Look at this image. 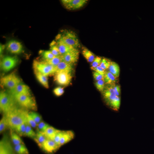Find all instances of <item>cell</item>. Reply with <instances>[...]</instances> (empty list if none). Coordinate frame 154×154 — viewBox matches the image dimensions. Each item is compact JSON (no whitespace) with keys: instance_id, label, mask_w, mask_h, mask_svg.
I'll list each match as a JSON object with an SVG mask.
<instances>
[{"instance_id":"obj_37","label":"cell","mask_w":154,"mask_h":154,"mask_svg":"<svg viewBox=\"0 0 154 154\" xmlns=\"http://www.w3.org/2000/svg\"><path fill=\"white\" fill-rule=\"evenodd\" d=\"M102 58L100 56H96L93 61L91 63V68H94L100 66Z\"/></svg>"},{"instance_id":"obj_33","label":"cell","mask_w":154,"mask_h":154,"mask_svg":"<svg viewBox=\"0 0 154 154\" xmlns=\"http://www.w3.org/2000/svg\"><path fill=\"white\" fill-rule=\"evenodd\" d=\"M28 114L37 125L42 121V117L38 113L32 111L29 112Z\"/></svg>"},{"instance_id":"obj_1","label":"cell","mask_w":154,"mask_h":154,"mask_svg":"<svg viewBox=\"0 0 154 154\" xmlns=\"http://www.w3.org/2000/svg\"><path fill=\"white\" fill-rule=\"evenodd\" d=\"M28 113L25 109L16 107L4 114L7 118L9 127L14 129L17 126L27 122Z\"/></svg>"},{"instance_id":"obj_42","label":"cell","mask_w":154,"mask_h":154,"mask_svg":"<svg viewBox=\"0 0 154 154\" xmlns=\"http://www.w3.org/2000/svg\"><path fill=\"white\" fill-rule=\"evenodd\" d=\"M94 70L95 72H97L99 73L104 76L106 71L103 69L100 66H98L95 68L91 69Z\"/></svg>"},{"instance_id":"obj_44","label":"cell","mask_w":154,"mask_h":154,"mask_svg":"<svg viewBox=\"0 0 154 154\" xmlns=\"http://www.w3.org/2000/svg\"><path fill=\"white\" fill-rule=\"evenodd\" d=\"M5 46L4 45H1L0 46V54H1Z\"/></svg>"},{"instance_id":"obj_43","label":"cell","mask_w":154,"mask_h":154,"mask_svg":"<svg viewBox=\"0 0 154 154\" xmlns=\"http://www.w3.org/2000/svg\"><path fill=\"white\" fill-rule=\"evenodd\" d=\"M93 75L94 78L97 81L101 80L104 79V76L97 72L95 71L93 72Z\"/></svg>"},{"instance_id":"obj_36","label":"cell","mask_w":154,"mask_h":154,"mask_svg":"<svg viewBox=\"0 0 154 154\" xmlns=\"http://www.w3.org/2000/svg\"><path fill=\"white\" fill-rule=\"evenodd\" d=\"M111 61L107 58H102L100 66L103 69L105 70L108 69Z\"/></svg>"},{"instance_id":"obj_39","label":"cell","mask_w":154,"mask_h":154,"mask_svg":"<svg viewBox=\"0 0 154 154\" xmlns=\"http://www.w3.org/2000/svg\"><path fill=\"white\" fill-rule=\"evenodd\" d=\"M27 123L33 128H35L37 127V124L33 119L29 115V114H28L27 117Z\"/></svg>"},{"instance_id":"obj_11","label":"cell","mask_w":154,"mask_h":154,"mask_svg":"<svg viewBox=\"0 0 154 154\" xmlns=\"http://www.w3.org/2000/svg\"><path fill=\"white\" fill-rule=\"evenodd\" d=\"M62 61L72 64L76 62L79 58V51L77 48L61 55Z\"/></svg>"},{"instance_id":"obj_9","label":"cell","mask_w":154,"mask_h":154,"mask_svg":"<svg viewBox=\"0 0 154 154\" xmlns=\"http://www.w3.org/2000/svg\"><path fill=\"white\" fill-rule=\"evenodd\" d=\"M86 0H63L62 3L64 7L68 10H75L82 7L86 4Z\"/></svg>"},{"instance_id":"obj_34","label":"cell","mask_w":154,"mask_h":154,"mask_svg":"<svg viewBox=\"0 0 154 154\" xmlns=\"http://www.w3.org/2000/svg\"><path fill=\"white\" fill-rule=\"evenodd\" d=\"M50 126L48 123L41 121L38 124L37 127L38 131L43 132Z\"/></svg>"},{"instance_id":"obj_14","label":"cell","mask_w":154,"mask_h":154,"mask_svg":"<svg viewBox=\"0 0 154 154\" xmlns=\"http://www.w3.org/2000/svg\"><path fill=\"white\" fill-rule=\"evenodd\" d=\"M60 147L53 140L47 139L42 144L40 148L48 153H52Z\"/></svg>"},{"instance_id":"obj_6","label":"cell","mask_w":154,"mask_h":154,"mask_svg":"<svg viewBox=\"0 0 154 154\" xmlns=\"http://www.w3.org/2000/svg\"><path fill=\"white\" fill-rule=\"evenodd\" d=\"M21 83V79L14 72L5 76L1 79V85L10 90L13 89Z\"/></svg>"},{"instance_id":"obj_5","label":"cell","mask_w":154,"mask_h":154,"mask_svg":"<svg viewBox=\"0 0 154 154\" xmlns=\"http://www.w3.org/2000/svg\"><path fill=\"white\" fill-rule=\"evenodd\" d=\"M19 105L26 109L36 111L37 106L35 100L31 94L18 95L13 97Z\"/></svg>"},{"instance_id":"obj_18","label":"cell","mask_w":154,"mask_h":154,"mask_svg":"<svg viewBox=\"0 0 154 154\" xmlns=\"http://www.w3.org/2000/svg\"><path fill=\"white\" fill-rule=\"evenodd\" d=\"M56 44L61 55L76 48L59 40H57Z\"/></svg>"},{"instance_id":"obj_40","label":"cell","mask_w":154,"mask_h":154,"mask_svg":"<svg viewBox=\"0 0 154 154\" xmlns=\"http://www.w3.org/2000/svg\"><path fill=\"white\" fill-rule=\"evenodd\" d=\"M63 131L60 130L55 136L54 141L60 147L59 143Z\"/></svg>"},{"instance_id":"obj_32","label":"cell","mask_w":154,"mask_h":154,"mask_svg":"<svg viewBox=\"0 0 154 154\" xmlns=\"http://www.w3.org/2000/svg\"><path fill=\"white\" fill-rule=\"evenodd\" d=\"M62 61L61 56L60 55L55 56L52 59L45 61L51 65L56 67Z\"/></svg>"},{"instance_id":"obj_8","label":"cell","mask_w":154,"mask_h":154,"mask_svg":"<svg viewBox=\"0 0 154 154\" xmlns=\"http://www.w3.org/2000/svg\"><path fill=\"white\" fill-rule=\"evenodd\" d=\"M72 79L71 73L58 72L54 74V80L57 84L61 86H66L70 82Z\"/></svg>"},{"instance_id":"obj_38","label":"cell","mask_w":154,"mask_h":154,"mask_svg":"<svg viewBox=\"0 0 154 154\" xmlns=\"http://www.w3.org/2000/svg\"><path fill=\"white\" fill-rule=\"evenodd\" d=\"M53 92L54 94L56 96H59L62 95L64 94V90L63 88L58 86L54 89Z\"/></svg>"},{"instance_id":"obj_17","label":"cell","mask_w":154,"mask_h":154,"mask_svg":"<svg viewBox=\"0 0 154 154\" xmlns=\"http://www.w3.org/2000/svg\"><path fill=\"white\" fill-rule=\"evenodd\" d=\"M55 68L56 72H64L71 73L73 70L72 64L63 61L56 66Z\"/></svg>"},{"instance_id":"obj_21","label":"cell","mask_w":154,"mask_h":154,"mask_svg":"<svg viewBox=\"0 0 154 154\" xmlns=\"http://www.w3.org/2000/svg\"><path fill=\"white\" fill-rule=\"evenodd\" d=\"M104 80L105 84L112 85L114 84L117 81L116 78L109 71H106L104 76Z\"/></svg>"},{"instance_id":"obj_16","label":"cell","mask_w":154,"mask_h":154,"mask_svg":"<svg viewBox=\"0 0 154 154\" xmlns=\"http://www.w3.org/2000/svg\"><path fill=\"white\" fill-rule=\"evenodd\" d=\"M74 135V133L71 130L63 131L59 143L60 147L72 140Z\"/></svg>"},{"instance_id":"obj_31","label":"cell","mask_w":154,"mask_h":154,"mask_svg":"<svg viewBox=\"0 0 154 154\" xmlns=\"http://www.w3.org/2000/svg\"><path fill=\"white\" fill-rule=\"evenodd\" d=\"M50 50L54 56L61 55L56 42L54 40L52 41L50 44Z\"/></svg>"},{"instance_id":"obj_2","label":"cell","mask_w":154,"mask_h":154,"mask_svg":"<svg viewBox=\"0 0 154 154\" xmlns=\"http://www.w3.org/2000/svg\"><path fill=\"white\" fill-rule=\"evenodd\" d=\"M15 101L14 97L10 93L1 91L0 93L1 111L5 114L16 107Z\"/></svg>"},{"instance_id":"obj_23","label":"cell","mask_w":154,"mask_h":154,"mask_svg":"<svg viewBox=\"0 0 154 154\" xmlns=\"http://www.w3.org/2000/svg\"><path fill=\"white\" fill-rule=\"evenodd\" d=\"M82 53L86 60L89 63H91L96 57L92 52L85 47L83 48Z\"/></svg>"},{"instance_id":"obj_41","label":"cell","mask_w":154,"mask_h":154,"mask_svg":"<svg viewBox=\"0 0 154 154\" xmlns=\"http://www.w3.org/2000/svg\"><path fill=\"white\" fill-rule=\"evenodd\" d=\"M112 86L114 89L116 96L118 97H120L121 92L120 86L119 85L114 84L112 85Z\"/></svg>"},{"instance_id":"obj_4","label":"cell","mask_w":154,"mask_h":154,"mask_svg":"<svg viewBox=\"0 0 154 154\" xmlns=\"http://www.w3.org/2000/svg\"><path fill=\"white\" fill-rule=\"evenodd\" d=\"M56 38L57 40H60L75 48H76L80 46L77 35L72 31H63L62 33L59 34L56 37Z\"/></svg>"},{"instance_id":"obj_13","label":"cell","mask_w":154,"mask_h":154,"mask_svg":"<svg viewBox=\"0 0 154 154\" xmlns=\"http://www.w3.org/2000/svg\"><path fill=\"white\" fill-rule=\"evenodd\" d=\"M10 94L13 97L24 94H31L30 89L26 85L20 83L13 89L10 90Z\"/></svg>"},{"instance_id":"obj_22","label":"cell","mask_w":154,"mask_h":154,"mask_svg":"<svg viewBox=\"0 0 154 154\" xmlns=\"http://www.w3.org/2000/svg\"><path fill=\"white\" fill-rule=\"evenodd\" d=\"M109 71L112 73L116 78L119 77L120 72V68L116 62L111 61L108 68Z\"/></svg>"},{"instance_id":"obj_20","label":"cell","mask_w":154,"mask_h":154,"mask_svg":"<svg viewBox=\"0 0 154 154\" xmlns=\"http://www.w3.org/2000/svg\"><path fill=\"white\" fill-rule=\"evenodd\" d=\"M60 130L51 126L43 132L47 139L53 140L56 135Z\"/></svg>"},{"instance_id":"obj_12","label":"cell","mask_w":154,"mask_h":154,"mask_svg":"<svg viewBox=\"0 0 154 154\" xmlns=\"http://www.w3.org/2000/svg\"><path fill=\"white\" fill-rule=\"evenodd\" d=\"M7 48L11 53L15 54H19L23 51V47L21 43L15 40L9 41L7 44Z\"/></svg>"},{"instance_id":"obj_30","label":"cell","mask_w":154,"mask_h":154,"mask_svg":"<svg viewBox=\"0 0 154 154\" xmlns=\"http://www.w3.org/2000/svg\"><path fill=\"white\" fill-rule=\"evenodd\" d=\"M36 133L33 129V128L30 126L27 123L25 136L34 139L36 136Z\"/></svg>"},{"instance_id":"obj_19","label":"cell","mask_w":154,"mask_h":154,"mask_svg":"<svg viewBox=\"0 0 154 154\" xmlns=\"http://www.w3.org/2000/svg\"><path fill=\"white\" fill-rule=\"evenodd\" d=\"M35 77L39 83L44 88H49V86L47 76L36 70H33Z\"/></svg>"},{"instance_id":"obj_3","label":"cell","mask_w":154,"mask_h":154,"mask_svg":"<svg viewBox=\"0 0 154 154\" xmlns=\"http://www.w3.org/2000/svg\"><path fill=\"white\" fill-rule=\"evenodd\" d=\"M33 70L37 71L48 76L53 75L56 72V68L46 61L35 59L33 62Z\"/></svg>"},{"instance_id":"obj_27","label":"cell","mask_w":154,"mask_h":154,"mask_svg":"<svg viewBox=\"0 0 154 154\" xmlns=\"http://www.w3.org/2000/svg\"><path fill=\"white\" fill-rule=\"evenodd\" d=\"M15 151L17 154H29L28 149L24 144H21L15 145Z\"/></svg>"},{"instance_id":"obj_28","label":"cell","mask_w":154,"mask_h":154,"mask_svg":"<svg viewBox=\"0 0 154 154\" xmlns=\"http://www.w3.org/2000/svg\"><path fill=\"white\" fill-rule=\"evenodd\" d=\"M27 122L23 123L16 127L14 129L20 136H25Z\"/></svg>"},{"instance_id":"obj_29","label":"cell","mask_w":154,"mask_h":154,"mask_svg":"<svg viewBox=\"0 0 154 154\" xmlns=\"http://www.w3.org/2000/svg\"><path fill=\"white\" fill-rule=\"evenodd\" d=\"M9 127L7 120L5 115L4 114L0 120V133H2Z\"/></svg>"},{"instance_id":"obj_7","label":"cell","mask_w":154,"mask_h":154,"mask_svg":"<svg viewBox=\"0 0 154 154\" xmlns=\"http://www.w3.org/2000/svg\"><path fill=\"white\" fill-rule=\"evenodd\" d=\"M18 62V58L16 56H5L3 58L1 62V69L4 72H8L15 67Z\"/></svg>"},{"instance_id":"obj_25","label":"cell","mask_w":154,"mask_h":154,"mask_svg":"<svg viewBox=\"0 0 154 154\" xmlns=\"http://www.w3.org/2000/svg\"><path fill=\"white\" fill-rule=\"evenodd\" d=\"M47 139V138L43 132L38 131L36 133V137L34 139L40 148L42 144Z\"/></svg>"},{"instance_id":"obj_26","label":"cell","mask_w":154,"mask_h":154,"mask_svg":"<svg viewBox=\"0 0 154 154\" xmlns=\"http://www.w3.org/2000/svg\"><path fill=\"white\" fill-rule=\"evenodd\" d=\"M39 54L44 61L49 60L55 56L50 50H40Z\"/></svg>"},{"instance_id":"obj_15","label":"cell","mask_w":154,"mask_h":154,"mask_svg":"<svg viewBox=\"0 0 154 154\" xmlns=\"http://www.w3.org/2000/svg\"><path fill=\"white\" fill-rule=\"evenodd\" d=\"M13 149L8 140H3L0 142V154H15Z\"/></svg>"},{"instance_id":"obj_10","label":"cell","mask_w":154,"mask_h":154,"mask_svg":"<svg viewBox=\"0 0 154 154\" xmlns=\"http://www.w3.org/2000/svg\"><path fill=\"white\" fill-rule=\"evenodd\" d=\"M105 102L108 106L110 103L117 97L112 85H109L105 87L102 92Z\"/></svg>"},{"instance_id":"obj_35","label":"cell","mask_w":154,"mask_h":154,"mask_svg":"<svg viewBox=\"0 0 154 154\" xmlns=\"http://www.w3.org/2000/svg\"><path fill=\"white\" fill-rule=\"evenodd\" d=\"M105 83L104 79L97 81L95 83V85L97 89L100 92H102L105 88Z\"/></svg>"},{"instance_id":"obj_24","label":"cell","mask_w":154,"mask_h":154,"mask_svg":"<svg viewBox=\"0 0 154 154\" xmlns=\"http://www.w3.org/2000/svg\"><path fill=\"white\" fill-rule=\"evenodd\" d=\"M10 135L11 140L14 145L24 144L20 136L11 129L10 131Z\"/></svg>"}]
</instances>
